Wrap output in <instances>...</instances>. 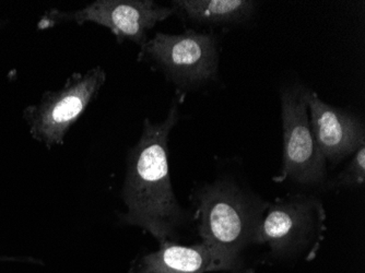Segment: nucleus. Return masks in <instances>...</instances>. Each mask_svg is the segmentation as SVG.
Here are the masks:
<instances>
[{"label": "nucleus", "instance_id": "obj_7", "mask_svg": "<svg viewBox=\"0 0 365 273\" xmlns=\"http://www.w3.org/2000/svg\"><path fill=\"white\" fill-rule=\"evenodd\" d=\"M149 59L174 83L196 87L217 79L219 55L215 36L187 31L182 34L157 33L141 46Z\"/></svg>", "mask_w": 365, "mask_h": 273}, {"label": "nucleus", "instance_id": "obj_4", "mask_svg": "<svg viewBox=\"0 0 365 273\" xmlns=\"http://www.w3.org/2000/svg\"><path fill=\"white\" fill-rule=\"evenodd\" d=\"M106 81V71L98 66L83 73H73L61 89L45 92L38 104L24 110V117L33 138L48 149L63 145L66 135L100 93Z\"/></svg>", "mask_w": 365, "mask_h": 273}, {"label": "nucleus", "instance_id": "obj_10", "mask_svg": "<svg viewBox=\"0 0 365 273\" xmlns=\"http://www.w3.org/2000/svg\"><path fill=\"white\" fill-rule=\"evenodd\" d=\"M256 3L250 0H176L174 14L202 24H239L253 16Z\"/></svg>", "mask_w": 365, "mask_h": 273}, {"label": "nucleus", "instance_id": "obj_2", "mask_svg": "<svg viewBox=\"0 0 365 273\" xmlns=\"http://www.w3.org/2000/svg\"><path fill=\"white\" fill-rule=\"evenodd\" d=\"M194 203L202 243L235 264L240 272L247 273L241 254L257 244L258 231L270 203L227 178L198 188Z\"/></svg>", "mask_w": 365, "mask_h": 273}, {"label": "nucleus", "instance_id": "obj_9", "mask_svg": "<svg viewBox=\"0 0 365 273\" xmlns=\"http://www.w3.org/2000/svg\"><path fill=\"white\" fill-rule=\"evenodd\" d=\"M229 271L241 273L205 243L184 246L168 242L155 252L145 254L133 267L130 273H208Z\"/></svg>", "mask_w": 365, "mask_h": 273}, {"label": "nucleus", "instance_id": "obj_11", "mask_svg": "<svg viewBox=\"0 0 365 273\" xmlns=\"http://www.w3.org/2000/svg\"><path fill=\"white\" fill-rule=\"evenodd\" d=\"M365 182V143L354 152L351 161L341 173L330 182V188L360 187Z\"/></svg>", "mask_w": 365, "mask_h": 273}, {"label": "nucleus", "instance_id": "obj_6", "mask_svg": "<svg viewBox=\"0 0 365 273\" xmlns=\"http://www.w3.org/2000/svg\"><path fill=\"white\" fill-rule=\"evenodd\" d=\"M172 7L161 6L153 0H96L75 11L47 10L38 21L40 30L54 28L61 24H91L106 26L120 42L131 41L143 46L148 31L169 19Z\"/></svg>", "mask_w": 365, "mask_h": 273}, {"label": "nucleus", "instance_id": "obj_12", "mask_svg": "<svg viewBox=\"0 0 365 273\" xmlns=\"http://www.w3.org/2000/svg\"><path fill=\"white\" fill-rule=\"evenodd\" d=\"M0 260H16V259H12V258H0Z\"/></svg>", "mask_w": 365, "mask_h": 273}, {"label": "nucleus", "instance_id": "obj_8", "mask_svg": "<svg viewBox=\"0 0 365 273\" xmlns=\"http://www.w3.org/2000/svg\"><path fill=\"white\" fill-rule=\"evenodd\" d=\"M307 102L314 138L326 162L338 164L365 143L360 118L325 103L312 90H307Z\"/></svg>", "mask_w": 365, "mask_h": 273}, {"label": "nucleus", "instance_id": "obj_3", "mask_svg": "<svg viewBox=\"0 0 365 273\" xmlns=\"http://www.w3.org/2000/svg\"><path fill=\"white\" fill-rule=\"evenodd\" d=\"M326 219L323 202L317 197L297 194L277 199L266 211L257 244L267 246L278 259L303 257L311 262L325 238Z\"/></svg>", "mask_w": 365, "mask_h": 273}, {"label": "nucleus", "instance_id": "obj_1", "mask_svg": "<svg viewBox=\"0 0 365 273\" xmlns=\"http://www.w3.org/2000/svg\"><path fill=\"white\" fill-rule=\"evenodd\" d=\"M176 104L163 122L153 124L145 118L140 139L129 151L122 197L126 212L120 215L125 225L140 227L153 235L160 245L174 242L188 215L180 207L169 170V137L178 124Z\"/></svg>", "mask_w": 365, "mask_h": 273}, {"label": "nucleus", "instance_id": "obj_5", "mask_svg": "<svg viewBox=\"0 0 365 273\" xmlns=\"http://www.w3.org/2000/svg\"><path fill=\"white\" fill-rule=\"evenodd\" d=\"M307 88L294 86L281 92L284 158L276 182L292 180L301 185H321L327 177V162L314 138L309 124Z\"/></svg>", "mask_w": 365, "mask_h": 273}]
</instances>
